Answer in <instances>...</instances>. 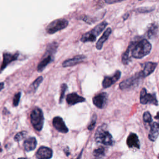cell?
<instances>
[{
  "label": "cell",
  "mask_w": 159,
  "mask_h": 159,
  "mask_svg": "<svg viewBox=\"0 0 159 159\" xmlns=\"http://www.w3.org/2000/svg\"><path fill=\"white\" fill-rule=\"evenodd\" d=\"M93 155L97 159H101L105 155V149L104 147L98 148L94 151Z\"/></svg>",
  "instance_id": "23"
},
{
  "label": "cell",
  "mask_w": 159,
  "mask_h": 159,
  "mask_svg": "<svg viewBox=\"0 0 159 159\" xmlns=\"http://www.w3.org/2000/svg\"><path fill=\"white\" fill-rule=\"evenodd\" d=\"M143 119L144 121L145 122H147V123H151L152 122V116L151 114H150L149 112L146 111L144 113L143 115Z\"/></svg>",
  "instance_id": "28"
},
{
  "label": "cell",
  "mask_w": 159,
  "mask_h": 159,
  "mask_svg": "<svg viewBox=\"0 0 159 159\" xmlns=\"http://www.w3.org/2000/svg\"><path fill=\"white\" fill-rule=\"evenodd\" d=\"M82 152H83V151H81V152L80 153V155H79V156L78 157V158H77V159H80V158H81V154H82Z\"/></svg>",
  "instance_id": "34"
},
{
  "label": "cell",
  "mask_w": 159,
  "mask_h": 159,
  "mask_svg": "<svg viewBox=\"0 0 159 159\" xmlns=\"http://www.w3.org/2000/svg\"><path fill=\"white\" fill-rule=\"evenodd\" d=\"M157 30H158V26L156 24H152L151 25L149 28L148 29L147 31V37L149 39L153 38L157 33Z\"/></svg>",
  "instance_id": "22"
},
{
  "label": "cell",
  "mask_w": 159,
  "mask_h": 159,
  "mask_svg": "<svg viewBox=\"0 0 159 159\" xmlns=\"http://www.w3.org/2000/svg\"><path fill=\"white\" fill-rule=\"evenodd\" d=\"M2 151V149L1 148V144H0V152Z\"/></svg>",
  "instance_id": "35"
},
{
  "label": "cell",
  "mask_w": 159,
  "mask_h": 159,
  "mask_svg": "<svg viewBox=\"0 0 159 159\" xmlns=\"http://www.w3.org/2000/svg\"><path fill=\"white\" fill-rule=\"evenodd\" d=\"M108 101V94L106 93H101L97 96H95L93 99V104L100 109L104 108L107 105Z\"/></svg>",
  "instance_id": "8"
},
{
  "label": "cell",
  "mask_w": 159,
  "mask_h": 159,
  "mask_svg": "<svg viewBox=\"0 0 159 159\" xmlns=\"http://www.w3.org/2000/svg\"><path fill=\"white\" fill-rule=\"evenodd\" d=\"M127 144L129 148H140V142L138 137L134 133H131L127 139Z\"/></svg>",
  "instance_id": "15"
},
{
  "label": "cell",
  "mask_w": 159,
  "mask_h": 159,
  "mask_svg": "<svg viewBox=\"0 0 159 159\" xmlns=\"http://www.w3.org/2000/svg\"><path fill=\"white\" fill-rule=\"evenodd\" d=\"M67 89V85L65 83H63L62 84L61 86V93H60V103H61L64 98L65 97V93Z\"/></svg>",
  "instance_id": "26"
},
{
  "label": "cell",
  "mask_w": 159,
  "mask_h": 159,
  "mask_svg": "<svg viewBox=\"0 0 159 159\" xmlns=\"http://www.w3.org/2000/svg\"><path fill=\"white\" fill-rule=\"evenodd\" d=\"M131 57H132L131 47L130 46H129L128 49L126 50V51L124 52V54L122 55V62L124 65L128 64L129 62L131 60Z\"/></svg>",
  "instance_id": "21"
},
{
  "label": "cell",
  "mask_w": 159,
  "mask_h": 159,
  "mask_svg": "<svg viewBox=\"0 0 159 159\" xmlns=\"http://www.w3.org/2000/svg\"><path fill=\"white\" fill-rule=\"evenodd\" d=\"M30 122L34 128L40 131L43 128L44 123V118L43 112L39 108H35L30 114Z\"/></svg>",
  "instance_id": "4"
},
{
  "label": "cell",
  "mask_w": 159,
  "mask_h": 159,
  "mask_svg": "<svg viewBox=\"0 0 159 159\" xmlns=\"http://www.w3.org/2000/svg\"><path fill=\"white\" fill-rule=\"evenodd\" d=\"M53 152L51 149L47 147H40L36 152L37 159H50L52 158Z\"/></svg>",
  "instance_id": "10"
},
{
  "label": "cell",
  "mask_w": 159,
  "mask_h": 159,
  "mask_svg": "<svg viewBox=\"0 0 159 159\" xmlns=\"http://www.w3.org/2000/svg\"><path fill=\"white\" fill-rule=\"evenodd\" d=\"M155 119H157L158 121V124H159V111L157 113V115L155 116Z\"/></svg>",
  "instance_id": "33"
},
{
  "label": "cell",
  "mask_w": 159,
  "mask_h": 159,
  "mask_svg": "<svg viewBox=\"0 0 159 159\" xmlns=\"http://www.w3.org/2000/svg\"><path fill=\"white\" fill-rule=\"evenodd\" d=\"M53 126L59 132L62 133H67L68 132V129L66 126L64 121L62 118L57 116L53 119Z\"/></svg>",
  "instance_id": "11"
},
{
  "label": "cell",
  "mask_w": 159,
  "mask_h": 159,
  "mask_svg": "<svg viewBox=\"0 0 159 159\" xmlns=\"http://www.w3.org/2000/svg\"><path fill=\"white\" fill-rule=\"evenodd\" d=\"M154 8L152 7H141L136 9V11L139 13H147L154 11Z\"/></svg>",
  "instance_id": "25"
},
{
  "label": "cell",
  "mask_w": 159,
  "mask_h": 159,
  "mask_svg": "<svg viewBox=\"0 0 159 159\" xmlns=\"http://www.w3.org/2000/svg\"><path fill=\"white\" fill-rule=\"evenodd\" d=\"M104 1L108 5H112V4H115V3L122 2L123 1H125V0H104Z\"/></svg>",
  "instance_id": "31"
},
{
  "label": "cell",
  "mask_w": 159,
  "mask_h": 159,
  "mask_svg": "<svg viewBox=\"0 0 159 159\" xmlns=\"http://www.w3.org/2000/svg\"><path fill=\"white\" fill-rule=\"evenodd\" d=\"M84 59H85V56H84L83 55L77 56L72 59H68L63 62V63H62V66L63 67L74 66V65L78 64V63L82 62L84 60Z\"/></svg>",
  "instance_id": "13"
},
{
  "label": "cell",
  "mask_w": 159,
  "mask_h": 159,
  "mask_svg": "<svg viewBox=\"0 0 159 159\" xmlns=\"http://www.w3.org/2000/svg\"><path fill=\"white\" fill-rule=\"evenodd\" d=\"M42 80H43V78H42V77H39L30 86V88L31 91L33 92L36 91V90L38 88L39 86L40 85V84L42 83Z\"/></svg>",
  "instance_id": "24"
},
{
  "label": "cell",
  "mask_w": 159,
  "mask_h": 159,
  "mask_svg": "<svg viewBox=\"0 0 159 159\" xmlns=\"http://www.w3.org/2000/svg\"><path fill=\"white\" fill-rule=\"evenodd\" d=\"M68 21L65 19H59L51 22L47 27L46 30L48 34H53L67 27Z\"/></svg>",
  "instance_id": "5"
},
{
  "label": "cell",
  "mask_w": 159,
  "mask_h": 159,
  "mask_svg": "<svg viewBox=\"0 0 159 159\" xmlns=\"http://www.w3.org/2000/svg\"><path fill=\"white\" fill-rule=\"evenodd\" d=\"M96 121H97V116L94 115V116H93V118H92V121H91L90 124V125L88 126V130L91 131V130L93 129L94 127L95 126V124H96Z\"/></svg>",
  "instance_id": "30"
},
{
  "label": "cell",
  "mask_w": 159,
  "mask_h": 159,
  "mask_svg": "<svg viewBox=\"0 0 159 159\" xmlns=\"http://www.w3.org/2000/svg\"><path fill=\"white\" fill-rule=\"evenodd\" d=\"M46 56L44 57V58L41 60V62L39 63V65L37 66V71L38 72H42L43 70L46 66L50 63L52 60V55L51 54H49V53L46 52Z\"/></svg>",
  "instance_id": "18"
},
{
  "label": "cell",
  "mask_w": 159,
  "mask_h": 159,
  "mask_svg": "<svg viewBox=\"0 0 159 159\" xmlns=\"http://www.w3.org/2000/svg\"><path fill=\"white\" fill-rule=\"evenodd\" d=\"M26 135H27V132L26 131L20 132L14 136V141H16V142H18V141L23 140L26 137Z\"/></svg>",
  "instance_id": "27"
},
{
  "label": "cell",
  "mask_w": 159,
  "mask_h": 159,
  "mask_svg": "<svg viewBox=\"0 0 159 159\" xmlns=\"http://www.w3.org/2000/svg\"><path fill=\"white\" fill-rule=\"evenodd\" d=\"M157 65V63L154 62H149L145 63L144 67V70L141 72L143 78L150 75L155 70Z\"/></svg>",
  "instance_id": "16"
},
{
  "label": "cell",
  "mask_w": 159,
  "mask_h": 159,
  "mask_svg": "<svg viewBox=\"0 0 159 159\" xmlns=\"http://www.w3.org/2000/svg\"><path fill=\"white\" fill-rule=\"evenodd\" d=\"M143 78L141 72H139L132 77L124 80L119 84V87L121 90H127L137 86L140 80Z\"/></svg>",
  "instance_id": "6"
},
{
  "label": "cell",
  "mask_w": 159,
  "mask_h": 159,
  "mask_svg": "<svg viewBox=\"0 0 159 159\" xmlns=\"http://www.w3.org/2000/svg\"><path fill=\"white\" fill-rule=\"evenodd\" d=\"M121 73L119 70L116 71L112 77H106L103 81V87L104 88L110 87L112 84L118 81L121 77Z\"/></svg>",
  "instance_id": "9"
},
{
  "label": "cell",
  "mask_w": 159,
  "mask_h": 159,
  "mask_svg": "<svg viewBox=\"0 0 159 159\" xmlns=\"http://www.w3.org/2000/svg\"><path fill=\"white\" fill-rule=\"evenodd\" d=\"M111 32H112V30L111 28H108L107 30H105V32L103 33V36L100 37V39H99V40L97 43L96 47L98 50H101L102 49L104 43L108 39L111 33Z\"/></svg>",
  "instance_id": "20"
},
{
  "label": "cell",
  "mask_w": 159,
  "mask_h": 159,
  "mask_svg": "<svg viewBox=\"0 0 159 159\" xmlns=\"http://www.w3.org/2000/svg\"><path fill=\"white\" fill-rule=\"evenodd\" d=\"M4 88V83H0V91H2Z\"/></svg>",
  "instance_id": "32"
},
{
  "label": "cell",
  "mask_w": 159,
  "mask_h": 159,
  "mask_svg": "<svg viewBox=\"0 0 159 159\" xmlns=\"http://www.w3.org/2000/svg\"><path fill=\"white\" fill-rule=\"evenodd\" d=\"M66 101L69 105H74L77 103L84 102L85 101V99L81 96H79L78 94L75 93H72L67 95Z\"/></svg>",
  "instance_id": "12"
},
{
  "label": "cell",
  "mask_w": 159,
  "mask_h": 159,
  "mask_svg": "<svg viewBox=\"0 0 159 159\" xmlns=\"http://www.w3.org/2000/svg\"><path fill=\"white\" fill-rule=\"evenodd\" d=\"M18 159H27V158H19Z\"/></svg>",
  "instance_id": "36"
},
{
  "label": "cell",
  "mask_w": 159,
  "mask_h": 159,
  "mask_svg": "<svg viewBox=\"0 0 159 159\" xmlns=\"http://www.w3.org/2000/svg\"><path fill=\"white\" fill-rule=\"evenodd\" d=\"M19 54H9V53H4L3 54V61L2 65L1 67V70H3L5 69L8 65H9L11 62H12L16 60H17Z\"/></svg>",
  "instance_id": "14"
},
{
  "label": "cell",
  "mask_w": 159,
  "mask_h": 159,
  "mask_svg": "<svg viewBox=\"0 0 159 159\" xmlns=\"http://www.w3.org/2000/svg\"><path fill=\"white\" fill-rule=\"evenodd\" d=\"M107 22H102L97 26H95L92 30L84 34L81 38V41L83 42H94L97 37L102 33V31L107 26Z\"/></svg>",
  "instance_id": "3"
},
{
  "label": "cell",
  "mask_w": 159,
  "mask_h": 159,
  "mask_svg": "<svg viewBox=\"0 0 159 159\" xmlns=\"http://www.w3.org/2000/svg\"><path fill=\"white\" fill-rule=\"evenodd\" d=\"M140 101L143 104H152L155 106L158 105V101L156 98L155 94L147 93L145 88H143L141 90Z\"/></svg>",
  "instance_id": "7"
},
{
  "label": "cell",
  "mask_w": 159,
  "mask_h": 159,
  "mask_svg": "<svg viewBox=\"0 0 159 159\" xmlns=\"http://www.w3.org/2000/svg\"><path fill=\"white\" fill-rule=\"evenodd\" d=\"M139 1H141V0H139Z\"/></svg>",
  "instance_id": "37"
},
{
  "label": "cell",
  "mask_w": 159,
  "mask_h": 159,
  "mask_svg": "<svg viewBox=\"0 0 159 159\" xmlns=\"http://www.w3.org/2000/svg\"><path fill=\"white\" fill-rule=\"evenodd\" d=\"M21 92H18L17 93H16L15 94V96H14V99H13V106L14 107H17V106L19 104L20 98H21Z\"/></svg>",
  "instance_id": "29"
},
{
  "label": "cell",
  "mask_w": 159,
  "mask_h": 159,
  "mask_svg": "<svg viewBox=\"0 0 159 159\" xmlns=\"http://www.w3.org/2000/svg\"><path fill=\"white\" fill-rule=\"evenodd\" d=\"M104 126H100L95 133V141L104 145H112L114 144L113 137L108 131L106 130V127Z\"/></svg>",
  "instance_id": "2"
},
{
  "label": "cell",
  "mask_w": 159,
  "mask_h": 159,
  "mask_svg": "<svg viewBox=\"0 0 159 159\" xmlns=\"http://www.w3.org/2000/svg\"><path fill=\"white\" fill-rule=\"evenodd\" d=\"M131 47L132 57L135 59H142L149 54L152 46L147 40L143 39L137 42H132L129 45Z\"/></svg>",
  "instance_id": "1"
},
{
  "label": "cell",
  "mask_w": 159,
  "mask_h": 159,
  "mask_svg": "<svg viewBox=\"0 0 159 159\" xmlns=\"http://www.w3.org/2000/svg\"><path fill=\"white\" fill-rule=\"evenodd\" d=\"M37 145V141L34 137H30L26 139L24 142V149L27 152H30L36 149Z\"/></svg>",
  "instance_id": "19"
},
{
  "label": "cell",
  "mask_w": 159,
  "mask_h": 159,
  "mask_svg": "<svg viewBox=\"0 0 159 159\" xmlns=\"http://www.w3.org/2000/svg\"><path fill=\"white\" fill-rule=\"evenodd\" d=\"M159 135V124L153 122L151 125L149 138L151 141H155Z\"/></svg>",
  "instance_id": "17"
}]
</instances>
